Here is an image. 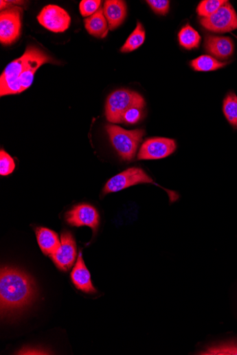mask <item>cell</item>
Here are the masks:
<instances>
[{
	"label": "cell",
	"instance_id": "obj_18",
	"mask_svg": "<svg viewBox=\"0 0 237 355\" xmlns=\"http://www.w3.org/2000/svg\"><path fill=\"white\" fill-rule=\"evenodd\" d=\"M225 65V62L207 55L201 56L190 62L192 69L201 72L217 71L223 68Z\"/></svg>",
	"mask_w": 237,
	"mask_h": 355
},
{
	"label": "cell",
	"instance_id": "obj_24",
	"mask_svg": "<svg viewBox=\"0 0 237 355\" xmlns=\"http://www.w3.org/2000/svg\"><path fill=\"white\" fill-rule=\"evenodd\" d=\"M15 169V163L10 155L3 150L0 151V174L8 175Z\"/></svg>",
	"mask_w": 237,
	"mask_h": 355
},
{
	"label": "cell",
	"instance_id": "obj_3",
	"mask_svg": "<svg viewBox=\"0 0 237 355\" xmlns=\"http://www.w3.org/2000/svg\"><path fill=\"white\" fill-rule=\"evenodd\" d=\"M146 103L139 93L128 90H119L109 95L105 106L106 118L113 124L122 123L126 111L134 106L144 108Z\"/></svg>",
	"mask_w": 237,
	"mask_h": 355
},
{
	"label": "cell",
	"instance_id": "obj_1",
	"mask_svg": "<svg viewBox=\"0 0 237 355\" xmlns=\"http://www.w3.org/2000/svg\"><path fill=\"white\" fill-rule=\"evenodd\" d=\"M36 286L27 273L10 267L1 269L0 276V303L2 316L25 308L34 300Z\"/></svg>",
	"mask_w": 237,
	"mask_h": 355
},
{
	"label": "cell",
	"instance_id": "obj_7",
	"mask_svg": "<svg viewBox=\"0 0 237 355\" xmlns=\"http://www.w3.org/2000/svg\"><path fill=\"white\" fill-rule=\"evenodd\" d=\"M23 56L24 68L20 77L21 93L31 87L35 73L41 65L53 62L52 58L49 56L33 45L27 47Z\"/></svg>",
	"mask_w": 237,
	"mask_h": 355
},
{
	"label": "cell",
	"instance_id": "obj_15",
	"mask_svg": "<svg viewBox=\"0 0 237 355\" xmlns=\"http://www.w3.org/2000/svg\"><path fill=\"white\" fill-rule=\"evenodd\" d=\"M104 15L111 31L123 23L127 14L126 5L121 0H107L103 8Z\"/></svg>",
	"mask_w": 237,
	"mask_h": 355
},
{
	"label": "cell",
	"instance_id": "obj_22",
	"mask_svg": "<svg viewBox=\"0 0 237 355\" xmlns=\"http://www.w3.org/2000/svg\"><path fill=\"white\" fill-rule=\"evenodd\" d=\"M203 355H237V342H227L207 347L199 353Z\"/></svg>",
	"mask_w": 237,
	"mask_h": 355
},
{
	"label": "cell",
	"instance_id": "obj_12",
	"mask_svg": "<svg viewBox=\"0 0 237 355\" xmlns=\"http://www.w3.org/2000/svg\"><path fill=\"white\" fill-rule=\"evenodd\" d=\"M66 219L73 227L86 226L91 228L95 234L100 225V218L98 211L93 207L81 204L69 211L66 214Z\"/></svg>",
	"mask_w": 237,
	"mask_h": 355
},
{
	"label": "cell",
	"instance_id": "obj_26",
	"mask_svg": "<svg viewBox=\"0 0 237 355\" xmlns=\"http://www.w3.org/2000/svg\"><path fill=\"white\" fill-rule=\"evenodd\" d=\"M143 108L140 106H134L128 109L122 117V123L137 124L142 117Z\"/></svg>",
	"mask_w": 237,
	"mask_h": 355
},
{
	"label": "cell",
	"instance_id": "obj_8",
	"mask_svg": "<svg viewBox=\"0 0 237 355\" xmlns=\"http://www.w3.org/2000/svg\"><path fill=\"white\" fill-rule=\"evenodd\" d=\"M37 19L41 26L54 33L66 32L71 23V18L69 13L54 5L43 8Z\"/></svg>",
	"mask_w": 237,
	"mask_h": 355
},
{
	"label": "cell",
	"instance_id": "obj_16",
	"mask_svg": "<svg viewBox=\"0 0 237 355\" xmlns=\"http://www.w3.org/2000/svg\"><path fill=\"white\" fill-rule=\"evenodd\" d=\"M86 30L93 36L104 38L109 32V25L104 15L103 9L84 20Z\"/></svg>",
	"mask_w": 237,
	"mask_h": 355
},
{
	"label": "cell",
	"instance_id": "obj_6",
	"mask_svg": "<svg viewBox=\"0 0 237 355\" xmlns=\"http://www.w3.org/2000/svg\"><path fill=\"white\" fill-rule=\"evenodd\" d=\"M156 183L141 168H128L112 177L103 188L102 195L114 193L139 184Z\"/></svg>",
	"mask_w": 237,
	"mask_h": 355
},
{
	"label": "cell",
	"instance_id": "obj_20",
	"mask_svg": "<svg viewBox=\"0 0 237 355\" xmlns=\"http://www.w3.org/2000/svg\"><path fill=\"white\" fill-rule=\"evenodd\" d=\"M145 38V30L141 22L138 21L136 29L128 36L120 51L122 53H129L138 49L144 43Z\"/></svg>",
	"mask_w": 237,
	"mask_h": 355
},
{
	"label": "cell",
	"instance_id": "obj_5",
	"mask_svg": "<svg viewBox=\"0 0 237 355\" xmlns=\"http://www.w3.org/2000/svg\"><path fill=\"white\" fill-rule=\"evenodd\" d=\"M200 22L210 32L219 34L231 32L237 30V14L227 1L216 12L202 18Z\"/></svg>",
	"mask_w": 237,
	"mask_h": 355
},
{
	"label": "cell",
	"instance_id": "obj_27",
	"mask_svg": "<svg viewBox=\"0 0 237 355\" xmlns=\"http://www.w3.org/2000/svg\"><path fill=\"white\" fill-rule=\"evenodd\" d=\"M146 3L158 14L166 15L169 11L170 2L168 0H148Z\"/></svg>",
	"mask_w": 237,
	"mask_h": 355
},
{
	"label": "cell",
	"instance_id": "obj_17",
	"mask_svg": "<svg viewBox=\"0 0 237 355\" xmlns=\"http://www.w3.org/2000/svg\"><path fill=\"white\" fill-rule=\"evenodd\" d=\"M36 235L38 246L43 253L46 255L51 256L60 246L58 234L49 229L38 228Z\"/></svg>",
	"mask_w": 237,
	"mask_h": 355
},
{
	"label": "cell",
	"instance_id": "obj_13",
	"mask_svg": "<svg viewBox=\"0 0 237 355\" xmlns=\"http://www.w3.org/2000/svg\"><path fill=\"white\" fill-rule=\"evenodd\" d=\"M205 49L214 58L227 60L234 54V44L229 37L209 35L205 38Z\"/></svg>",
	"mask_w": 237,
	"mask_h": 355
},
{
	"label": "cell",
	"instance_id": "obj_9",
	"mask_svg": "<svg viewBox=\"0 0 237 355\" xmlns=\"http://www.w3.org/2000/svg\"><path fill=\"white\" fill-rule=\"evenodd\" d=\"M177 149L174 139L152 138L147 139L138 153V160H158L169 157Z\"/></svg>",
	"mask_w": 237,
	"mask_h": 355
},
{
	"label": "cell",
	"instance_id": "obj_11",
	"mask_svg": "<svg viewBox=\"0 0 237 355\" xmlns=\"http://www.w3.org/2000/svg\"><path fill=\"white\" fill-rule=\"evenodd\" d=\"M76 257V244L72 233L69 231L63 232L60 246L51 257L58 269L66 272L72 268Z\"/></svg>",
	"mask_w": 237,
	"mask_h": 355
},
{
	"label": "cell",
	"instance_id": "obj_21",
	"mask_svg": "<svg viewBox=\"0 0 237 355\" xmlns=\"http://www.w3.org/2000/svg\"><path fill=\"white\" fill-rule=\"evenodd\" d=\"M223 113L229 124L237 129V96L234 93H228L224 100Z\"/></svg>",
	"mask_w": 237,
	"mask_h": 355
},
{
	"label": "cell",
	"instance_id": "obj_23",
	"mask_svg": "<svg viewBox=\"0 0 237 355\" xmlns=\"http://www.w3.org/2000/svg\"><path fill=\"white\" fill-rule=\"evenodd\" d=\"M227 1L225 0H204L197 8V12L203 18L208 17L216 12Z\"/></svg>",
	"mask_w": 237,
	"mask_h": 355
},
{
	"label": "cell",
	"instance_id": "obj_14",
	"mask_svg": "<svg viewBox=\"0 0 237 355\" xmlns=\"http://www.w3.org/2000/svg\"><path fill=\"white\" fill-rule=\"evenodd\" d=\"M71 280L78 290L89 294L96 293L92 281L91 273L86 267L82 259V253L80 252L74 268L71 273Z\"/></svg>",
	"mask_w": 237,
	"mask_h": 355
},
{
	"label": "cell",
	"instance_id": "obj_19",
	"mask_svg": "<svg viewBox=\"0 0 237 355\" xmlns=\"http://www.w3.org/2000/svg\"><path fill=\"white\" fill-rule=\"evenodd\" d=\"M180 45L187 50L198 49L201 37L199 32L189 25L183 27L179 33Z\"/></svg>",
	"mask_w": 237,
	"mask_h": 355
},
{
	"label": "cell",
	"instance_id": "obj_10",
	"mask_svg": "<svg viewBox=\"0 0 237 355\" xmlns=\"http://www.w3.org/2000/svg\"><path fill=\"white\" fill-rule=\"evenodd\" d=\"M24 68L23 56L12 61L0 76L1 97L21 93L20 77Z\"/></svg>",
	"mask_w": 237,
	"mask_h": 355
},
{
	"label": "cell",
	"instance_id": "obj_25",
	"mask_svg": "<svg viewBox=\"0 0 237 355\" xmlns=\"http://www.w3.org/2000/svg\"><path fill=\"white\" fill-rule=\"evenodd\" d=\"M100 0H82L80 3V12L83 17L91 16L97 12L101 5Z\"/></svg>",
	"mask_w": 237,
	"mask_h": 355
},
{
	"label": "cell",
	"instance_id": "obj_4",
	"mask_svg": "<svg viewBox=\"0 0 237 355\" xmlns=\"http://www.w3.org/2000/svg\"><path fill=\"white\" fill-rule=\"evenodd\" d=\"M23 8L11 6L0 13V42L4 46L15 43L21 33Z\"/></svg>",
	"mask_w": 237,
	"mask_h": 355
},
{
	"label": "cell",
	"instance_id": "obj_2",
	"mask_svg": "<svg viewBox=\"0 0 237 355\" xmlns=\"http://www.w3.org/2000/svg\"><path fill=\"white\" fill-rule=\"evenodd\" d=\"M106 130L120 157L126 161H133L145 135V130H127L115 125H107Z\"/></svg>",
	"mask_w": 237,
	"mask_h": 355
}]
</instances>
